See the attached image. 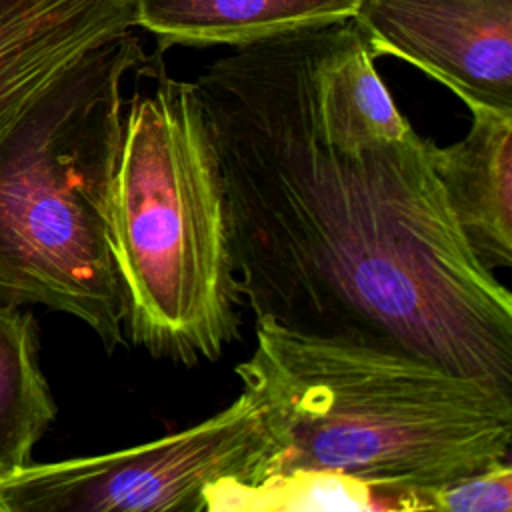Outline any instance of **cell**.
Masks as SVG:
<instances>
[{
	"label": "cell",
	"mask_w": 512,
	"mask_h": 512,
	"mask_svg": "<svg viewBox=\"0 0 512 512\" xmlns=\"http://www.w3.org/2000/svg\"><path fill=\"white\" fill-rule=\"evenodd\" d=\"M354 18L270 34L194 82L256 320L372 342L512 390V294L468 248Z\"/></svg>",
	"instance_id": "obj_1"
},
{
	"label": "cell",
	"mask_w": 512,
	"mask_h": 512,
	"mask_svg": "<svg viewBox=\"0 0 512 512\" xmlns=\"http://www.w3.org/2000/svg\"><path fill=\"white\" fill-rule=\"evenodd\" d=\"M234 372L274 442L272 474L430 490L510 458L512 390L404 350L256 320Z\"/></svg>",
	"instance_id": "obj_2"
},
{
	"label": "cell",
	"mask_w": 512,
	"mask_h": 512,
	"mask_svg": "<svg viewBox=\"0 0 512 512\" xmlns=\"http://www.w3.org/2000/svg\"><path fill=\"white\" fill-rule=\"evenodd\" d=\"M126 102L110 192L124 334L154 358L214 362L240 338L224 178L194 82L168 78Z\"/></svg>",
	"instance_id": "obj_3"
},
{
	"label": "cell",
	"mask_w": 512,
	"mask_h": 512,
	"mask_svg": "<svg viewBox=\"0 0 512 512\" xmlns=\"http://www.w3.org/2000/svg\"><path fill=\"white\" fill-rule=\"evenodd\" d=\"M148 62L122 30L76 62L0 142V302L40 304L126 344L110 192L126 76Z\"/></svg>",
	"instance_id": "obj_4"
},
{
	"label": "cell",
	"mask_w": 512,
	"mask_h": 512,
	"mask_svg": "<svg viewBox=\"0 0 512 512\" xmlns=\"http://www.w3.org/2000/svg\"><path fill=\"white\" fill-rule=\"evenodd\" d=\"M274 470L258 402L240 392L224 410L118 452L34 464L0 476L2 512H206L220 480L256 484Z\"/></svg>",
	"instance_id": "obj_5"
},
{
	"label": "cell",
	"mask_w": 512,
	"mask_h": 512,
	"mask_svg": "<svg viewBox=\"0 0 512 512\" xmlns=\"http://www.w3.org/2000/svg\"><path fill=\"white\" fill-rule=\"evenodd\" d=\"M374 56L402 58L468 108L512 110V0H362Z\"/></svg>",
	"instance_id": "obj_6"
},
{
	"label": "cell",
	"mask_w": 512,
	"mask_h": 512,
	"mask_svg": "<svg viewBox=\"0 0 512 512\" xmlns=\"http://www.w3.org/2000/svg\"><path fill=\"white\" fill-rule=\"evenodd\" d=\"M134 26V0H0V142L92 48Z\"/></svg>",
	"instance_id": "obj_7"
},
{
	"label": "cell",
	"mask_w": 512,
	"mask_h": 512,
	"mask_svg": "<svg viewBox=\"0 0 512 512\" xmlns=\"http://www.w3.org/2000/svg\"><path fill=\"white\" fill-rule=\"evenodd\" d=\"M468 110V134L434 142L432 162L468 248L494 272L512 266V110Z\"/></svg>",
	"instance_id": "obj_8"
},
{
	"label": "cell",
	"mask_w": 512,
	"mask_h": 512,
	"mask_svg": "<svg viewBox=\"0 0 512 512\" xmlns=\"http://www.w3.org/2000/svg\"><path fill=\"white\" fill-rule=\"evenodd\" d=\"M362 0H134V26L170 46H238L284 30L352 18Z\"/></svg>",
	"instance_id": "obj_9"
},
{
	"label": "cell",
	"mask_w": 512,
	"mask_h": 512,
	"mask_svg": "<svg viewBox=\"0 0 512 512\" xmlns=\"http://www.w3.org/2000/svg\"><path fill=\"white\" fill-rule=\"evenodd\" d=\"M430 490L376 486L332 470H292L256 484L220 480L208 486L204 498L206 512H422L432 510Z\"/></svg>",
	"instance_id": "obj_10"
},
{
	"label": "cell",
	"mask_w": 512,
	"mask_h": 512,
	"mask_svg": "<svg viewBox=\"0 0 512 512\" xmlns=\"http://www.w3.org/2000/svg\"><path fill=\"white\" fill-rule=\"evenodd\" d=\"M56 414L34 316L0 302V476L32 462V450Z\"/></svg>",
	"instance_id": "obj_11"
},
{
	"label": "cell",
	"mask_w": 512,
	"mask_h": 512,
	"mask_svg": "<svg viewBox=\"0 0 512 512\" xmlns=\"http://www.w3.org/2000/svg\"><path fill=\"white\" fill-rule=\"evenodd\" d=\"M432 512H510V458L430 490Z\"/></svg>",
	"instance_id": "obj_12"
},
{
	"label": "cell",
	"mask_w": 512,
	"mask_h": 512,
	"mask_svg": "<svg viewBox=\"0 0 512 512\" xmlns=\"http://www.w3.org/2000/svg\"><path fill=\"white\" fill-rule=\"evenodd\" d=\"M0 512H2V506H0Z\"/></svg>",
	"instance_id": "obj_13"
}]
</instances>
